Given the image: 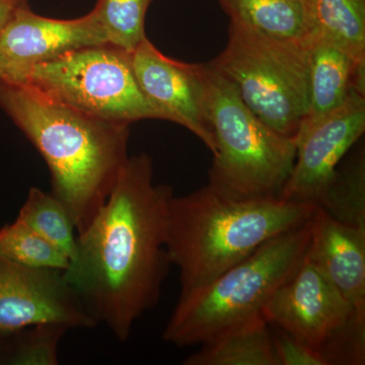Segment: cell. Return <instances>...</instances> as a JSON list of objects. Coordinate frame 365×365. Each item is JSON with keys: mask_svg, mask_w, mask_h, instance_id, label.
<instances>
[{"mask_svg": "<svg viewBox=\"0 0 365 365\" xmlns=\"http://www.w3.org/2000/svg\"><path fill=\"white\" fill-rule=\"evenodd\" d=\"M314 206L334 220L365 227V157L359 151L342 167L319 197Z\"/></svg>", "mask_w": 365, "mask_h": 365, "instance_id": "ac0fdd59", "label": "cell"}, {"mask_svg": "<svg viewBox=\"0 0 365 365\" xmlns=\"http://www.w3.org/2000/svg\"><path fill=\"white\" fill-rule=\"evenodd\" d=\"M41 323L98 326L62 271L29 267L0 252V338Z\"/></svg>", "mask_w": 365, "mask_h": 365, "instance_id": "9c48e42d", "label": "cell"}, {"mask_svg": "<svg viewBox=\"0 0 365 365\" xmlns=\"http://www.w3.org/2000/svg\"><path fill=\"white\" fill-rule=\"evenodd\" d=\"M173 195L170 186L153 182L150 155L129 157L105 205L78 235L63 272L88 314L122 342L160 299L172 265L167 232Z\"/></svg>", "mask_w": 365, "mask_h": 365, "instance_id": "6da1fadb", "label": "cell"}, {"mask_svg": "<svg viewBox=\"0 0 365 365\" xmlns=\"http://www.w3.org/2000/svg\"><path fill=\"white\" fill-rule=\"evenodd\" d=\"M0 108L44 158L51 194L81 234L105 205L128 160L129 125L91 116L13 81H0Z\"/></svg>", "mask_w": 365, "mask_h": 365, "instance_id": "7a4b0ae2", "label": "cell"}, {"mask_svg": "<svg viewBox=\"0 0 365 365\" xmlns=\"http://www.w3.org/2000/svg\"><path fill=\"white\" fill-rule=\"evenodd\" d=\"M364 131L365 93L357 90L333 112L300 127L294 137L297 158L294 169L280 198L314 205L342 158Z\"/></svg>", "mask_w": 365, "mask_h": 365, "instance_id": "30bf717a", "label": "cell"}, {"mask_svg": "<svg viewBox=\"0 0 365 365\" xmlns=\"http://www.w3.org/2000/svg\"><path fill=\"white\" fill-rule=\"evenodd\" d=\"M26 2L28 0H0V32L16 9Z\"/></svg>", "mask_w": 365, "mask_h": 365, "instance_id": "cb8c5ba5", "label": "cell"}, {"mask_svg": "<svg viewBox=\"0 0 365 365\" xmlns=\"http://www.w3.org/2000/svg\"><path fill=\"white\" fill-rule=\"evenodd\" d=\"M131 57L138 85L162 120L188 129L215 155V137L204 114L201 64L170 58L148 38Z\"/></svg>", "mask_w": 365, "mask_h": 365, "instance_id": "8fae6325", "label": "cell"}, {"mask_svg": "<svg viewBox=\"0 0 365 365\" xmlns=\"http://www.w3.org/2000/svg\"><path fill=\"white\" fill-rule=\"evenodd\" d=\"M16 220L73 258L76 251V232L68 211L51 193L39 188L30 189Z\"/></svg>", "mask_w": 365, "mask_h": 365, "instance_id": "d6986e66", "label": "cell"}, {"mask_svg": "<svg viewBox=\"0 0 365 365\" xmlns=\"http://www.w3.org/2000/svg\"><path fill=\"white\" fill-rule=\"evenodd\" d=\"M230 21L278 39L307 36L302 0H218Z\"/></svg>", "mask_w": 365, "mask_h": 365, "instance_id": "e0dca14e", "label": "cell"}, {"mask_svg": "<svg viewBox=\"0 0 365 365\" xmlns=\"http://www.w3.org/2000/svg\"><path fill=\"white\" fill-rule=\"evenodd\" d=\"M7 81L33 86L79 111L115 123L162 120L138 85L131 53L109 43L35 64Z\"/></svg>", "mask_w": 365, "mask_h": 365, "instance_id": "52a82bcc", "label": "cell"}, {"mask_svg": "<svg viewBox=\"0 0 365 365\" xmlns=\"http://www.w3.org/2000/svg\"><path fill=\"white\" fill-rule=\"evenodd\" d=\"M203 107L215 141L208 187L227 198H280L297 158L294 138L280 135L242 102L210 64H201Z\"/></svg>", "mask_w": 365, "mask_h": 365, "instance_id": "5b68a950", "label": "cell"}, {"mask_svg": "<svg viewBox=\"0 0 365 365\" xmlns=\"http://www.w3.org/2000/svg\"><path fill=\"white\" fill-rule=\"evenodd\" d=\"M185 365H278L271 328L263 316L234 327L182 362Z\"/></svg>", "mask_w": 365, "mask_h": 365, "instance_id": "9a60e30c", "label": "cell"}, {"mask_svg": "<svg viewBox=\"0 0 365 365\" xmlns=\"http://www.w3.org/2000/svg\"><path fill=\"white\" fill-rule=\"evenodd\" d=\"M309 237L311 218L269 240L207 284L180 295L163 340L177 347L201 346L262 316L274 292L304 261Z\"/></svg>", "mask_w": 365, "mask_h": 365, "instance_id": "277c9868", "label": "cell"}, {"mask_svg": "<svg viewBox=\"0 0 365 365\" xmlns=\"http://www.w3.org/2000/svg\"><path fill=\"white\" fill-rule=\"evenodd\" d=\"M309 46V107L302 126L340 107L353 91L365 93V62L330 41L307 36Z\"/></svg>", "mask_w": 365, "mask_h": 365, "instance_id": "5bb4252c", "label": "cell"}, {"mask_svg": "<svg viewBox=\"0 0 365 365\" xmlns=\"http://www.w3.org/2000/svg\"><path fill=\"white\" fill-rule=\"evenodd\" d=\"M316 206L281 198H227L205 186L170 200L167 251L181 294L207 284L262 245L304 225Z\"/></svg>", "mask_w": 365, "mask_h": 365, "instance_id": "3957f363", "label": "cell"}, {"mask_svg": "<svg viewBox=\"0 0 365 365\" xmlns=\"http://www.w3.org/2000/svg\"><path fill=\"white\" fill-rule=\"evenodd\" d=\"M0 252L33 268L64 272L71 263L66 254L16 220L0 228Z\"/></svg>", "mask_w": 365, "mask_h": 365, "instance_id": "7402d4cb", "label": "cell"}, {"mask_svg": "<svg viewBox=\"0 0 365 365\" xmlns=\"http://www.w3.org/2000/svg\"><path fill=\"white\" fill-rule=\"evenodd\" d=\"M211 66L264 123L294 138L309 107V46L230 21L227 47Z\"/></svg>", "mask_w": 365, "mask_h": 365, "instance_id": "8992f818", "label": "cell"}, {"mask_svg": "<svg viewBox=\"0 0 365 365\" xmlns=\"http://www.w3.org/2000/svg\"><path fill=\"white\" fill-rule=\"evenodd\" d=\"M105 43V34L91 11L73 20H55L33 13L26 2L0 32L1 81L79 48Z\"/></svg>", "mask_w": 365, "mask_h": 365, "instance_id": "7c38bea8", "label": "cell"}, {"mask_svg": "<svg viewBox=\"0 0 365 365\" xmlns=\"http://www.w3.org/2000/svg\"><path fill=\"white\" fill-rule=\"evenodd\" d=\"M262 316L313 348L328 365L365 364V313L353 309L306 256Z\"/></svg>", "mask_w": 365, "mask_h": 365, "instance_id": "ba28073f", "label": "cell"}, {"mask_svg": "<svg viewBox=\"0 0 365 365\" xmlns=\"http://www.w3.org/2000/svg\"><path fill=\"white\" fill-rule=\"evenodd\" d=\"M307 36L322 38L365 62V0H302Z\"/></svg>", "mask_w": 365, "mask_h": 365, "instance_id": "2e32d148", "label": "cell"}, {"mask_svg": "<svg viewBox=\"0 0 365 365\" xmlns=\"http://www.w3.org/2000/svg\"><path fill=\"white\" fill-rule=\"evenodd\" d=\"M153 0H97L91 13L109 44L133 52L145 39V16Z\"/></svg>", "mask_w": 365, "mask_h": 365, "instance_id": "44dd1931", "label": "cell"}, {"mask_svg": "<svg viewBox=\"0 0 365 365\" xmlns=\"http://www.w3.org/2000/svg\"><path fill=\"white\" fill-rule=\"evenodd\" d=\"M306 257L353 309L365 313V227L338 222L316 207Z\"/></svg>", "mask_w": 365, "mask_h": 365, "instance_id": "4fadbf2b", "label": "cell"}, {"mask_svg": "<svg viewBox=\"0 0 365 365\" xmlns=\"http://www.w3.org/2000/svg\"><path fill=\"white\" fill-rule=\"evenodd\" d=\"M69 329L56 323L26 327L0 338V364L9 365L59 364V344Z\"/></svg>", "mask_w": 365, "mask_h": 365, "instance_id": "ffe728a7", "label": "cell"}, {"mask_svg": "<svg viewBox=\"0 0 365 365\" xmlns=\"http://www.w3.org/2000/svg\"><path fill=\"white\" fill-rule=\"evenodd\" d=\"M2 79V73H1V71H0V81H1Z\"/></svg>", "mask_w": 365, "mask_h": 365, "instance_id": "d4e9b609", "label": "cell"}, {"mask_svg": "<svg viewBox=\"0 0 365 365\" xmlns=\"http://www.w3.org/2000/svg\"><path fill=\"white\" fill-rule=\"evenodd\" d=\"M270 328L278 365H328L319 353L302 341L276 327Z\"/></svg>", "mask_w": 365, "mask_h": 365, "instance_id": "603a6c76", "label": "cell"}]
</instances>
